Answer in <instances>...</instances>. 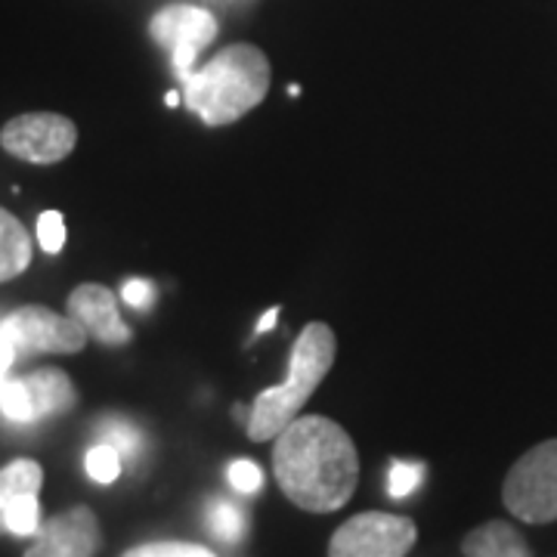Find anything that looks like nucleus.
<instances>
[{"label":"nucleus","instance_id":"nucleus-1","mask_svg":"<svg viewBox=\"0 0 557 557\" xmlns=\"http://www.w3.org/2000/svg\"><path fill=\"white\" fill-rule=\"evenodd\" d=\"M273 474L292 505L332 515L357 493L359 453L350 434L325 416H298L273 446Z\"/></svg>","mask_w":557,"mask_h":557},{"label":"nucleus","instance_id":"nucleus-2","mask_svg":"<svg viewBox=\"0 0 557 557\" xmlns=\"http://www.w3.org/2000/svg\"><path fill=\"white\" fill-rule=\"evenodd\" d=\"M270 60L255 44H230L211 62L193 72L183 87L186 109L208 127L233 124L263 102L270 90Z\"/></svg>","mask_w":557,"mask_h":557},{"label":"nucleus","instance_id":"nucleus-3","mask_svg":"<svg viewBox=\"0 0 557 557\" xmlns=\"http://www.w3.org/2000/svg\"><path fill=\"white\" fill-rule=\"evenodd\" d=\"M335 354H338L335 332L325 322H310L292 347L288 379L276 387H267L255 399L248 421H245L248 437L255 443L276 440L317 394V387L325 381L332 362H335Z\"/></svg>","mask_w":557,"mask_h":557},{"label":"nucleus","instance_id":"nucleus-4","mask_svg":"<svg viewBox=\"0 0 557 557\" xmlns=\"http://www.w3.org/2000/svg\"><path fill=\"white\" fill-rule=\"evenodd\" d=\"M502 502L523 523L557 520V440L539 443L511 465Z\"/></svg>","mask_w":557,"mask_h":557},{"label":"nucleus","instance_id":"nucleus-5","mask_svg":"<svg viewBox=\"0 0 557 557\" xmlns=\"http://www.w3.org/2000/svg\"><path fill=\"white\" fill-rule=\"evenodd\" d=\"M418 542L412 518L387 511H362L341 523L329 542V557H406Z\"/></svg>","mask_w":557,"mask_h":557},{"label":"nucleus","instance_id":"nucleus-6","mask_svg":"<svg viewBox=\"0 0 557 557\" xmlns=\"http://www.w3.org/2000/svg\"><path fill=\"white\" fill-rule=\"evenodd\" d=\"M0 338H7L16 354H81L87 344V332L78 319L60 317L47 307L28 304L13 310L0 322Z\"/></svg>","mask_w":557,"mask_h":557},{"label":"nucleus","instance_id":"nucleus-7","mask_svg":"<svg viewBox=\"0 0 557 557\" xmlns=\"http://www.w3.org/2000/svg\"><path fill=\"white\" fill-rule=\"evenodd\" d=\"M0 146L32 164H57L78 146V127L57 112H25L3 124Z\"/></svg>","mask_w":557,"mask_h":557},{"label":"nucleus","instance_id":"nucleus-8","mask_svg":"<svg viewBox=\"0 0 557 557\" xmlns=\"http://www.w3.org/2000/svg\"><path fill=\"white\" fill-rule=\"evenodd\" d=\"M149 35L171 53L180 81H189L193 78V62L199 60L201 50L218 38V20L205 7L171 3V7H161L152 16Z\"/></svg>","mask_w":557,"mask_h":557},{"label":"nucleus","instance_id":"nucleus-9","mask_svg":"<svg viewBox=\"0 0 557 557\" xmlns=\"http://www.w3.org/2000/svg\"><path fill=\"white\" fill-rule=\"evenodd\" d=\"M100 552V518L94 515V508L75 505L40 523L32 548L22 557H97Z\"/></svg>","mask_w":557,"mask_h":557},{"label":"nucleus","instance_id":"nucleus-10","mask_svg":"<svg viewBox=\"0 0 557 557\" xmlns=\"http://www.w3.org/2000/svg\"><path fill=\"white\" fill-rule=\"evenodd\" d=\"M69 317L78 319L87 332V338H94L97 344H106V347H124L131 344L134 332L131 325L121 319L119 313V300L115 295L106 288V285H97V282H84L78 285L72 295H69Z\"/></svg>","mask_w":557,"mask_h":557},{"label":"nucleus","instance_id":"nucleus-11","mask_svg":"<svg viewBox=\"0 0 557 557\" xmlns=\"http://www.w3.org/2000/svg\"><path fill=\"white\" fill-rule=\"evenodd\" d=\"M22 381H25L28 397H32L35 421L50 416H65L78 403V391H75L72 379L62 369H38V372L25 375Z\"/></svg>","mask_w":557,"mask_h":557},{"label":"nucleus","instance_id":"nucleus-12","mask_svg":"<svg viewBox=\"0 0 557 557\" xmlns=\"http://www.w3.org/2000/svg\"><path fill=\"white\" fill-rule=\"evenodd\" d=\"M465 557H533L530 542L523 539L518 527L505 520H486L478 530H471L461 542Z\"/></svg>","mask_w":557,"mask_h":557},{"label":"nucleus","instance_id":"nucleus-13","mask_svg":"<svg viewBox=\"0 0 557 557\" xmlns=\"http://www.w3.org/2000/svg\"><path fill=\"white\" fill-rule=\"evenodd\" d=\"M32 263L28 230L10 211L0 208V282L22 276Z\"/></svg>","mask_w":557,"mask_h":557},{"label":"nucleus","instance_id":"nucleus-14","mask_svg":"<svg viewBox=\"0 0 557 557\" xmlns=\"http://www.w3.org/2000/svg\"><path fill=\"white\" fill-rule=\"evenodd\" d=\"M44 468L35 458H13L0 468V533H7V511L20 493H40Z\"/></svg>","mask_w":557,"mask_h":557},{"label":"nucleus","instance_id":"nucleus-15","mask_svg":"<svg viewBox=\"0 0 557 557\" xmlns=\"http://www.w3.org/2000/svg\"><path fill=\"white\" fill-rule=\"evenodd\" d=\"M40 530L38 493H20L7 511V533L10 536H35Z\"/></svg>","mask_w":557,"mask_h":557},{"label":"nucleus","instance_id":"nucleus-16","mask_svg":"<svg viewBox=\"0 0 557 557\" xmlns=\"http://www.w3.org/2000/svg\"><path fill=\"white\" fill-rule=\"evenodd\" d=\"M205 520H208V530L223 542H239L245 536V515L233 502H211Z\"/></svg>","mask_w":557,"mask_h":557},{"label":"nucleus","instance_id":"nucleus-17","mask_svg":"<svg viewBox=\"0 0 557 557\" xmlns=\"http://www.w3.org/2000/svg\"><path fill=\"white\" fill-rule=\"evenodd\" d=\"M84 468H87V474L90 480H97V483H115L121 474V453L112 446V443H100V446H94L87 458H84Z\"/></svg>","mask_w":557,"mask_h":557},{"label":"nucleus","instance_id":"nucleus-18","mask_svg":"<svg viewBox=\"0 0 557 557\" xmlns=\"http://www.w3.org/2000/svg\"><path fill=\"white\" fill-rule=\"evenodd\" d=\"M0 412L10 421H35L32 397H28L25 381H0Z\"/></svg>","mask_w":557,"mask_h":557},{"label":"nucleus","instance_id":"nucleus-19","mask_svg":"<svg viewBox=\"0 0 557 557\" xmlns=\"http://www.w3.org/2000/svg\"><path fill=\"white\" fill-rule=\"evenodd\" d=\"M121 557H218L214 552L193 545V542H146Z\"/></svg>","mask_w":557,"mask_h":557},{"label":"nucleus","instance_id":"nucleus-20","mask_svg":"<svg viewBox=\"0 0 557 557\" xmlns=\"http://www.w3.org/2000/svg\"><path fill=\"white\" fill-rule=\"evenodd\" d=\"M424 478V465L418 461H394L391 478H387V493L394 498H406Z\"/></svg>","mask_w":557,"mask_h":557},{"label":"nucleus","instance_id":"nucleus-21","mask_svg":"<svg viewBox=\"0 0 557 557\" xmlns=\"http://www.w3.org/2000/svg\"><path fill=\"white\" fill-rule=\"evenodd\" d=\"M38 242L47 255H60L65 245V220L60 211H44L38 218Z\"/></svg>","mask_w":557,"mask_h":557},{"label":"nucleus","instance_id":"nucleus-22","mask_svg":"<svg viewBox=\"0 0 557 557\" xmlns=\"http://www.w3.org/2000/svg\"><path fill=\"white\" fill-rule=\"evenodd\" d=\"M226 478H230V483H233V490H239V493H258L260 483H263L260 468L255 465V461H248V458L233 461V465H230V471H226Z\"/></svg>","mask_w":557,"mask_h":557},{"label":"nucleus","instance_id":"nucleus-23","mask_svg":"<svg viewBox=\"0 0 557 557\" xmlns=\"http://www.w3.org/2000/svg\"><path fill=\"white\" fill-rule=\"evenodd\" d=\"M106 443H112L119 453H127V456H137L139 453V437L134 428H127V424H109L106 428Z\"/></svg>","mask_w":557,"mask_h":557},{"label":"nucleus","instance_id":"nucleus-24","mask_svg":"<svg viewBox=\"0 0 557 557\" xmlns=\"http://www.w3.org/2000/svg\"><path fill=\"white\" fill-rule=\"evenodd\" d=\"M121 295H124V300H127L131 307H139V310H143V307L152 300L156 292H152V285H149L146 278H127L124 288H121Z\"/></svg>","mask_w":557,"mask_h":557},{"label":"nucleus","instance_id":"nucleus-25","mask_svg":"<svg viewBox=\"0 0 557 557\" xmlns=\"http://www.w3.org/2000/svg\"><path fill=\"white\" fill-rule=\"evenodd\" d=\"M13 359H16V347L7 338H0V379L7 375V369L13 366Z\"/></svg>","mask_w":557,"mask_h":557},{"label":"nucleus","instance_id":"nucleus-26","mask_svg":"<svg viewBox=\"0 0 557 557\" xmlns=\"http://www.w3.org/2000/svg\"><path fill=\"white\" fill-rule=\"evenodd\" d=\"M276 319H278V307H273L270 313H263V319L258 322V332H270L273 325H276Z\"/></svg>","mask_w":557,"mask_h":557},{"label":"nucleus","instance_id":"nucleus-27","mask_svg":"<svg viewBox=\"0 0 557 557\" xmlns=\"http://www.w3.org/2000/svg\"><path fill=\"white\" fill-rule=\"evenodd\" d=\"M177 102H180L177 94H168V106H171V109H177Z\"/></svg>","mask_w":557,"mask_h":557}]
</instances>
